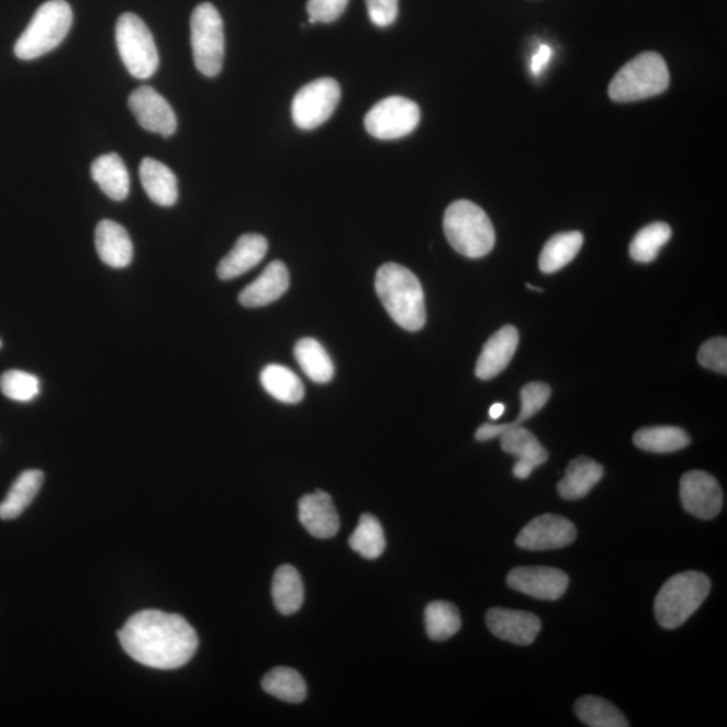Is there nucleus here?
I'll list each match as a JSON object with an SVG mask.
<instances>
[{"instance_id": "obj_43", "label": "nucleus", "mask_w": 727, "mask_h": 727, "mask_svg": "<svg viewBox=\"0 0 727 727\" xmlns=\"http://www.w3.org/2000/svg\"><path fill=\"white\" fill-rule=\"evenodd\" d=\"M527 289L533 290V291H538V293H544V290L540 288H535L533 284H527Z\"/></svg>"}, {"instance_id": "obj_9", "label": "nucleus", "mask_w": 727, "mask_h": 727, "mask_svg": "<svg viewBox=\"0 0 727 727\" xmlns=\"http://www.w3.org/2000/svg\"><path fill=\"white\" fill-rule=\"evenodd\" d=\"M494 438L502 439V449L517 458L514 476L518 480L528 479L535 468L541 467L548 460L545 446L527 428L522 426L512 427L508 423H504V425L485 423L476 432V439L480 443H486V440Z\"/></svg>"}, {"instance_id": "obj_2", "label": "nucleus", "mask_w": 727, "mask_h": 727, "mask_svg": "<svg viewBox=\"0 0 727 727\" xmlns=\"http://www.w3.org/2000/svg\"><path fill=\"white\" fill-rule=\"evenodd\" d=\"M377 293L391 318L403 329L421 331L426 324L425 293L409 268L387 264L377 273Z\"/></svg>"}, {"instance_id": "obj_15", "label": "nucleus", "mask_w": 727, "mask_h": 727, "mask_svg": "<svg viewBox=\"0 0 727 727\" xmlns=\"http://www.w3.org/2000/svg\"><path fill=\"white\" fill-rule=\"evenodd\" d=\"M128 107L141 126L150 133L170 136L177 130V116L163 94L152 87L135 89L128 98Z\"/></svg>"}, {"instance_id": "obj_30", "label": "nucleus", "mask_w": 727, "mask_h": 727, "mask_svg": "<svg viewBox=\"0 0 727 727\" xmlns=\"http://www.w3.org/2000/svg\"><path fill=\"white\" fill-rule=\"evenodd\" d=\"M260 381L264 389L279 402L300 403L305 395L301 379L291 369L279 363L267 366L261 371Z\"/></svg>"}, {"instance_id": "obj_44", "label": "nucleus", "mask_w": 727, "mask_h": 727, "mask_svg": "<svg viewBox=\"0 0 727 727\" xmlns=\"http://www.w3.org/2000/svg\"><path fill=\"white\" fill-rule=\"evenodd\" d=\"M0 347H2V342H0Z\"/></svg>"}, {"instance_id": "obj_16", "label": "nucleus", "mask_w": 727, "mask_h": 727, "mask_svg": "<svg viewBox=\"0 0 727 727\" xmlns=\"http://www.w3.org/2000/svg\"><path fill=\"white\" fill-rule=\"evenodd\" d=\"M485 619L494 636L516 646H529L541 629L539 617L529 612L493 607L488 611Z\"/></svg>"}, {"instance_id": "obj_22", "label": "nucleus", "mask_w": 727, "mask_h": 727, "mask_svg": "<svg viewBox=\"0 0 727 727\" xmlns=\"http://www.w3.org/2000/svg\"><path fill=\"white\" fill-rule=\"evenodd\" d=\"M143 189L155 204L172 206L178 200V181L168 166L154 158L142 160L139 168Z\"/></svg>"}, {"instance_id": "obj_36", "label": "nucleus", "mask_w": 727, "mask_h": 727, "mask_svg": "<svg viewBox=\"0 0 727 727\" xmlns=\"http://www.w3.org/2000/svg\"><path fill=\"white\" fill-rule=\"evenodd\" d=\"M0 391L11 401L32 402L40 395V380L32 373L13 369V371L4 372L0 378Z\"/></svg>"}, {"instance_id": "obj_10", "label": "nucleus", "mask_w": 727, "mask_h": 727, "mask_svg": "<svg viewBox=\"0 0 727 727\" xmlns=\"http://www.w3.org/2000/svg\"><path fill=\"white\" fill-rule=\"evenodd\" d=\"M420 122L421 110L413 100L391 97L379 101L367 113L363 124L373 138L392 141L413 133Z\"/></svg>"}, {"instance_id": "obj_1", "label": "nucleus", "mask_w": 727, "mask_h": 727, "mask_svg": "<svg viewBox=\"0 0 727 727\" xmlns=\"http://www.w3.org/2000/svg\"><path fill=\"white\" fill-rule=\"evenodd\" d=\"M119 640L131 658L157 670L181 669L199 648V636L187 619L160 611L135 613L119 630Z\"/></svg>"}, {"instance_id": "obj_42", "label": "nucleus", "mask_w": 727, "mask_h": 727, "mask_svg": "<svg viewBox=\"0 0 727 727\" xmlns=\"http://www.w3.org/2000/svg\"><path fill=\"white\" fill-rule=\"evenodd\" d=\"M505 413V406L503 403L493 404L490 410V416L493 421L502 418V415Z\"/></svg>"}, {"instance_id": "obj_33", "label": "nucleus", "mask_w": 727, "mask_h": 727, "mask_svg": "<svg viewBox=\"0 0 727 727\" xmlns=\"http://www.w3.org/2000/svg\"><path fill=\"white\" fill-rule=\"evenodd\" d=\"M427 636L434 641H445L461 629V616L457 606L446 601H434L426 606Z\"/></svg>"}, {"instance_id": "obj_25", "label": "nucleus", "mask_w": 727, "mask_h": 727, "mask_svg": "<svg viewBox=\"0 0 727 727\" xmlns=\"http://www.w3.org/2000/svg\"><path fill=\"white\" fill-rule=\"evenodd\" d=\"M43 482L44 473L37 469L26 470L18 477L8 496L0 503V518L13 521L20 517L37 496Z\"/></svg>"}, {"instance_id": "obj_5", "label": "nucleus", "mask_w": 727, "mask_h": 727, "mask_svg": "<svg viewBox=\"0 0 727 727\" xmlns=\"http://www.w3.org/2000/svg\"><path fill=\"white\" fill-rule=\"evenodd\" d=\"M74 23V13L65 0H49L35 11L25 32L14 46L20 59L43 57L63 43Z\"/></svg>"}, {"instance_id": "obj_35", "label": "nucleus", "mask_w": 727, "mask_h": 727, "mask_svg": "<svg viewBox=\"0 0 727 727\" xmlns=\"http://www.w3.org/2000/svg\"><path fill=\"white\" fill-rule=\"evenodd\" d=\"M349 546L362 558H379L385 550V536L378 518L368 514L362 515L349 538Z\"/></svg>"}, {"instance_id": "obj_31", "label": "nucleus", "mask_w": 727, "mask_h": 727, "mask_svg": "<svg viewBox=\"0 0 727 727\" xmlns=\"http://www.w3.org/2000/svg\"><path fill=\"white\" fill-rule=\"evenodd\" d=\"M261 687L273 698L289 703H301L307 694L306 683L300 672L289 667H277L268 672L261 681Z\"/></svg>"}, {"instance_id": "obj_21", "label": "nucleus", "mask_w": 727, "mask_h": 727, "mask_svg": "<svg viewBox=\"0 0 727 727\" xmlns=\"http://www.w3.org/2000/svg\"><path fill=\"white\" fill-rule=\"evenodd\" d=\"M99 258L107 266L124 268L130 266L134 258V246L128 232L121 224L103 220L97 226L94 234Z\"/></svg>"}, {"instance_id": "obj_29", "label": "nucleus", "mask_w": 727, "mask_h": 727, "mask_svg": "<svg viewBox=\"0 0 727 727\" xmlns=\"http://www.w3.org/2000/svg\"><path fill=\"white\" fill-rule=\"evenodd\" d=\"M634 444L644 451L666 455L687 448L691 439L681 427L655 426L637 432L634 435Z\"/></svg>"}, {"instance_id": "obj_23", "label": "nucleus", "mask_w": 727, "mask_h": 727, "mask_svg": "<svg viewBox=\"0 0 727 727\" xmlns=\"http://www.w3.org/2000/svg\"><path fill=\"white\" fill-rule=\"evenodd\" d=\"M604 477V468L589 457H578L566 468V473L558 484L559 496L564 500H580L599 484Z\"/></svg>"}, {"instance_id": "obj_14", "label": "nucleus", "mask_w": 727, "mask_h": 727, "mask_svg": "<svg viewBox=\"0 0 727 727\" xmlns=\"http://www.w3.org/2000/svg\"><path fill=\"white\" fill-rule=\"evenodd\" d=\"M506 583L518 593L536 600L557 601L569 588V575L564 571L546 566L516 568L506 577Z\"/></svg>"}, {"instance_id": "obj_20", "label": "nucleus", "mask_w": 727, "mask_h": 727, "mask_svg": "<svg viewBox=\"0 0 727 727\" xmlns=\"http://www.w3.org/2000/svg\"><path fill=\"white\" fill-rule=\"evenodd\" d=\"M268 251L265 236L247 234L237 238L235 247L220 261L217 276L223 280H231L243 276L258 266Z\"/></svg>"}, {"instance_id": "obj_11", "label": "nucleus", "mask_w": 727, "mask_h": 727, "mask_svg": "<svg viewBox=\"0 0 727 727\" xmlns=\"http://www.w3.org/2000/svg\"><path fill=\"white\" fill-rule=\"evenodd\" d=\"M342 99V88L333 79H318L309 82L297 92L291 105L295 126L301 130H314L333 115Z\"/></svg>"}, {"instance_id": "obj_32", "label": "nucleus", "mask_w": 727, "mask_h": 727, "mask_svg": "<svg viewBox=\"0 0 727 727\" xmlns=\"http://www.w3.org/2000/svg\"><path fill=\"white\" fill-rule=\"evenodd\" d=\"M577 717L592 727H628L629 723L615 705L600 696H583L575 702Z\"/></svg>"}, {"instance_id": "obj_6", "label": "nucleus", "mask_w": 727, "mask_h": 727, "mask_svg": "<svg viewBox=\"0 0 727 727\" xmlns=\"http://www.w3.org/2000/svg\"><path fill=\"white\" fill-rule=\"evenodd\" d=\"M670 86V71L658 53L647 52L630 59L619 69L609 86V97L617 103H629L658 97Z\"/></svg>"}, {"instance_id": "obj_40", "label": "nucleus", "mask_w": 727, "mask_h": 727, "mask_svg": "<svg viewBox=\"0 0 727 727\" xmlns=\"http://www.w3.org/2000/svg\"><path fill=\"white\" fill-rule=\"evenodd\" d=\"M369 20L374 26L384 29L398 20L399 0H366Z\"/></svg>"}, {"instance_id": "obj_24", "label": "nucleus", "mask_w": 727, "mask_h": 727, "mask_svg": "<svg viewBox=\"0 0 727 727\" xmlns=\"http://www.w3.org/2000/svg\"><path fill=\"white\" fill-rule=\"evenodd\" d=\"M93 181L113 201H123L130 193V176L123 159L115 153L104 154L91 166Z\"/></svg>"}, {"instance_id": "obj_12", "label": "nucleus", "mask_w": 727, "mask_h": 727, "mask_svg": "<svg viewBox=\"0 0 727 727\" xmlns=\"http://www.w3.org/2000/svg\"><path fill=\"white\" fill-rule=\"evenodd\" d=\"M577 529L568 518L558 515L535 517L517 535L516 545L523 550H558L574 544Z\"/></svg>"}, {"instance_id": "obj_3", "label": "nucleus", "mask_w": 727, "mask_h": 727, "mask_svg": "<svg viewBox=\"0 0 727 727\" xmlns=\"http://www.w3.org/2000/svg\"><path fill=\"white\" fill-rule=\"evenodd\" d=\"M445 235L458 254L479 259L490 254L496 242L491 219L474 202H452L444 217Z\"/></svg>"}, {"instance_id": "obj_8", "label": "nucleus", "mask_w": 727, "mask_h": 727, "mask_svg": "<svg viewBox=\"0 0 727 727\" xmlns=\"http://www.w3.org/2000/svg\"><path fill=\"white\" fill-rule=\"evenodd\" d=\"M115 34L119 55L130 75L139 80L150 79L159 65L150 29L138 15L126 13L119 16Z\"/></svg>"}, {"instance_id": "obj_26", "label": "nucleus", "mask_w": 727, "mask_h": 727, "mask_svg": "<svg viewBox=\"0 0 727 727\" xmlns=\"http://www.w3.org/2000/svg\"><path fill=\"white\" fill-rule=\"evenodd\" d=\"M303 583L300 573L290 564L280 566L273 574L272 600L284 616L294 615L303 604Z\"/></svg>"}, {"instance_id": "obj_28", "label": "nucleus", "mask_w": 727, "mask_h": 727, "mask_svg": "<svg viewBox=\"0 0 727 727\" xmlns=\"http://www.w3.org/2000/svg\"><path fill=\"white\" fill-rule=\"evenodd\" d=\"M294 354L302 371L315 383L325 384L333 379L335 367H333L331 356L317 339H300L295 345Z\"/></svg>"}, {"instance_id": "obj_38", "label": "nucleus", "mask_w": 727, "mask_h": 727, "mask_svg": "<svg viewBox=\"0 0 727 727\" xmlns=\"http://www.w3.org/2000/svg\"><path fill=\"white\" fill-rule=\"evenodd\" d=\"M702 367L711 371L726 374L727 372V339L715 337L702 345L698 354Z\"/></svg>"}, {"instance_id": "obj_19", "label": "nucleus", "mask_w": 727, "mask_h": 727, "mask_svg": "<svg viewBox=\"0 0 727 727\" xmlns=\"http://www.w3.org/2000/svg\"><path fill=\"white\" fill-rule=\"evenodd\" d=\"M290 276L283 261H271L260 277L248 284L238 295L244 307L254 309L270 305L288 291Z\"/></svg>"}, {"instance_id": "obj_27", "label": "nucleus", "mask_w": 727, "mask_h": 727, "mask_svg": "<svg viewBox=\"0 0 727 727\" xmlns=\"http://www.w3.org/2000/svg\"><path fill=\"white\" fill-rule=\"evenodd\" d=\"M583 246L581 232H564L552 236L541 249L539 268L541 272L553 273L562 270L575 259Z\"/></svg>"}, {"instance_id": "obj_39", "label": "nucleus", "mask_w": 727, "mask_h": 727, "mask_svg": "<svg viewBox=\"0 0 727 727\" xmlns=\"http://www.w3.org/2000/svg\"><path fill=\"white\" fill-rule=\"evenodd\" d=\"M349 0H309V23H331L338 20L348 8Z\"/></svg>"}, {"instance_id": "obj_13", "label": "nucleus", "mask_w": 727, "mask_h": 727, "mask_svg": "<svg viewBox=\"0 0 727 727\" xmlns=\"http://www.w3.org/2000/svg\"><path fill=\"white\" fill-rule=\"evenodd\" d=\"M681 500L689 514L711 521L723 510L724 493L712 474L693 470L682 477Z\"/></svg>"}, {"instance_id": "obj_17", "label": "nucleus", "mask_w": 727, "mask_h": 727, "mask_svg": "<svg viewBox=\"0 0 727 727\" xmlns=\"http://www.w3.org/2000/svg\"><path fill=\"white\" fill-rule=\"evenodd\" d=\"M518 347V332L515 326L506 325L494 333L482 348L477 360L476 374L481 380H491L510 366Z\"/></svg>"}, {"instance_id": "obj_7", "label": "nucleus", "mask_w": 727, "mask_h": 727, "mask_svg": "<svg viewBox=\"0 0 727 727\" xmlns=\"http://www.w3.org/2000/svg\"><path fill=\"white\" fill-rule=\"evenodd\" d=\"M190 43L200 74L217 76L223 69L225 37L222 15L213 4L201 3L194 9L190 18Z\"/></svg>"}, {"instance_id": "obj_41", "label": "nucleus", "mask_w": 727, "mask_h": 727, "mask_svg": "<svg viewBox=\"0 0 727 727\" xmlns=\"http://www.w3.org/2000/svg\"><path fill=\"white\" fill-rule=\"evenodd\" d=\"M551 58H552L551 47L547 45H541L538 52L535 53L532 59V65H529V69H532V74L534 76L541 75V71H544L547 65L550 64Z\"/></svg>"}, {"instance_id": "obj_37", "label": "nucleus", "mask_w": 727, "mask_h": 727, "mask_svg": "<svg viewBox=\"0 0 727 727\" xmlns=\"http://www.w3.org/2000/svg\"><path fill=\"white\" fill-rule=\"evenodd\" d=\"M550 395V387L545 383H539V381L524 385L521 392V415H518V418L515 422L508 423V425L516 427L521 426L523 422L532 420L534 415L538 414L539 411L546 406Z\"/></svg>"}, {"instance_id": "obj_18", "label": "nucleus", "mask_w": 727, "mask_h": 727, "mask_svg": "<svg viewBox=\"0 0 727 727\" xmlns=\"http://www.w3.org/2000/svg\"><path fill=\"white\" fill-rule=\"evenodd\" d=\"M300 521L310 535L318 539L333 538L339 529V517L332 497L324 491H315L300 500Z\"/></svg>"}, {"instance_id": "obj_4", "label": "nucleus", "mask_w": 727, "mask_h": 727, "mask_svg": "<svg viewBox=\"0 0 727 727\" xmlns=\"http://www.w3.org/2000/svg\"><path fill=\"white\" fill-rule=\"evenodd\" d=\"M711 588V580L700 571H684L671 577L655 600V617L666 629L682 627L700 609Z\"/></svg>"}, {"instance_id": "obj_34", "label": "nucleus", "mask_w": 727, "mask_h": 727, "mask_svg": "<svg viewBox=\"0 0 727 727\" xmlns=\"http://www.w3.org/2000/svg\"><path fill=\"white\" fill-rule=\"evenodd\" d=\"M671 236L672 231L669 224L653 223L644 226L630 243V258L639 264H651L657 259L660 249L670 242Z\"/></svg>"}]
</instances>
